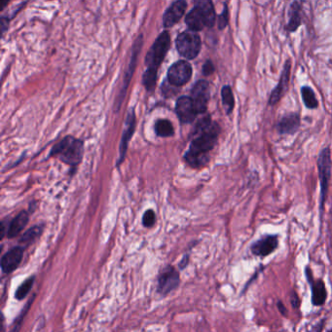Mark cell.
<instances>
[{
  "instance_id": "cell-1",
  "label": "cell",
  "mask_w": 332,
  "mask_h": 332,
  "mask_svg": "<svg viewBox=\"0 0 332 332\" xmlns=\"http://www.w3.org/2000/svg\"><path fill=\"white\" fill-rule=\"evenodd\" d=\"M219 133V126L216 123H212L210 127L203 130L193 139L189 150L185 154V159L192 167L199 168L209 162V152L216 144Z\"/></svg>"
},
{
  "instance_id": "cell-2",
  "label": "cell",
  "mask_w": 332,
  "mask_h": 332,
  "mask_svg": "<svg viewBox=\"0 0 332 332\" xmlns=\"http://www.w3.org/2000/svg\"><path fill=\"white\" fill-rule=\"evenodd\" d=\"M83 142L73 137H65L59 141L51 151V155L59 157L65 164L70 166L78 165L83 157Z\"/></svg>"
},
{
  "instance_id": "cell-3",
  "label": "cell",
  "mask_w": 332,
  "mask_h": 332,
  "mask_svg": "<svg viewBox=\"0 0 332 332\" xmlns=\"http://www.w3.org/2000/svg\"><path fill=\"white\" fill-rule=\"evenodd\" d=\"M175 45L181 55L188 60H192L200 53L202 41L196 32L186 31L177 36Z\"/></svg>"
},
{
  "instance_id": "cell-4",
  "label": "cell",
  "mask_w": 332,
  "mask_h": 332,
  "mask_svg": "<svg viewBox=\"0 0 332 332\" xmlns=\"http://www.w3.org/2000/svg\"><path fill=\"white\" fill-rule=\"evenodd\" d=\"M171 46V36L168 32L161 33L157 37L155 42L153 43L146 56V64L148 68L157 69L161 63L163 62L166 54L168 53Z\"/></svg>"
},
{
  "instance_id": "cell-5",
  "label": "cell",
  "mask_w": 332,
  "mask_h": 332,
  "mask_svg": "<svg viewBox=\"0 0 332 332\" xmlns=\"http://www.w3.org/2000/svg\"><path fill=\"white\" fill-rule=\"evenodd\" d=\"M318 168L321 182V210L322 211L327 196L329 181L331 177V156L330 149L328 147L321 150L318 159Z\"/></svg>"
},
{
  "instance_id": "cell-6",
  "label": "cell",
  "mask_w": 332,
  "mask_h": 332,
  "mask_svg": "<svg viewBox=\"0 0 332 332\" xmlns=\"http://www.w3.org/2000/svg\"><path fill=\"white\" fill-rule=\"evenodd\" d=\"M192 75V66L186 61H178L172 64L168 71V80L174 87L186 84Z\"/></svg>"
},
{
  "instance_id": "cell-7",
  "label": "cell",
  "mask_w": 332,
  "mask_h": 332,
  "mask_svg": "<svg viewBox=\"0 0 332 332\" xmlns=\"http://www.w3.org/2000/svg\"><path fill=\"white\" fill-rule=\"evenodd\" d=\"M210 96V84L206 80H200L193 86L190 97L192 98L194 107L196 108L198 114L206 112Z\"/></svg>"
},
{
  "instance_id": "cell-8",
  "label": "cell",
  "mask_w": 332,
  "mask_h": 332,
  "mask_svg": "<svg viewBox=\"0 0 332 332\" xmlns=\"http://www.w3.org/2000/svg\"><path fill=\"white\" fill-rule=\"evenodd\" d=\"M180 282L181 278L178 272L174 268L168 266L162 271L159 276L158 292L163 295H167L178 287Z\"/></svg>"
},
{
  "instance_id": "cell-9",
  "label": "cell",
  "mask_w": 332,
  "mask_h": 332,
  "mask_svg": "<svg viewBox=\"0 0 332 332\" xmlns=\"http://www.w3.org/2000/svg\"><path fill=\"white\" fill-rule=\"evenodd\" d=\"M290 69H291V64L290 61H288L285 66L283 73L280 75L278 85L272 91L271 96L269 97V105L275 106L280 100V98L286 95L288 89H289V78H290Z\"/></svg>"
},
{
  "instance_id": "cell-10",
  "label": "cell",
  "mask_w": 332,
  "mask_h": 332,
  "mask_svg": "<svg viewBox=\"0 0 332 332\" xmlns=\"http://www.w3.org/2000/svg\"><path fill=\"white\" fill-rule=\"evenodd\" d=\"M175 111L182 123H191L198 115L190 96H181L176 101Z\"/></svg>"
},
{
  "instance_id": "cell-11",
  "label": "cell",
  "mask_w": 332,
  "mask_h": 332,
  "mask_svg": "<svg viewBox=\"0 0 332 332\" xmlns=\"http://www.w3.org/2000/svg\"><path fill=\"white\" fill-rule=\"evenodd\" d=\"M278 246V236L267 235L252 244L251 251L257 257H267L274 252Z\"/></svg>"
},
{
  "instance_id": "cell-12",
  "label": "cell",
  "mask_w": 332,
  "mask_h": 332,
  "mask_svg": "<svg viewBox=\"0 0 332 332\" xmlns=\"http://www.w3.org/2000/svg\"><path fill=\"white\" fill-rule=\"evenodd\" d=\"M187 8V3L184 0H178L171 4L163 16V22L166 28H171L180 21Z\"/></svg>"
},
{
  "instance_id": "cell-13",
  "label": "cell",
  "mask_w": 332,
  "mask_h": 332,
  "mask_svg": "<svg viewBox=\"0 0 332 332\" xmlns=\"http://www.w3.org/2000/svg\"><path fill=\"white\" fill-rule=\"evenodd\" d=\"M306 275L307 279L310 284L311 291H312V302L315 306H321L325 303V300L327 297L326 289L324 286V283L320 279H313L312 273L310 269H306Z\"/></svg>"
},
{
  "instance_id": "cell-14",
  "label": "cell",
  "mask_w": 332,
  "mask_h": 332,
  "mask_svg": "<svg viewBox=\"0 0 332 332\" xmlns=\"http://www.w3.org/2000/svg\"><path fill=\"white\" fill-rule=\"evenodd\" d=\"M23 256V248L21 246L13 247L7 251L1 259V268L4 273H11L20 265Z\"/></svg>"
},
{
  "instance_id": "cell-15",
  "label": "cell",
  "mask_w": 332,
  "mask_h": 332,
  "mask_svg": "<svg viewBox=\"0 0 332 332\" xmlns=\"http://www.w3.org/2000/svg\"><path fill=\"white\" fill-rule=\"evenodd\" d=\"M135 127H136V116H135L134 109H132L130 111V113H129L127 120H126V130L124 132L122 141H121V144H120V158H119L117 162L118 165H120L121 162L124 160V158H125L126 151H127V147H128L129 140L131 139L133 134H134Z\"/></svg>"
},
{
  "instance_id": "cell-16",
  "label": "cell",
  "mask_w": 332,
  "mask_h": 332,
  "mask_svg": "<svg viewBox=\"0 0 332 332\" xmlns=\"http://www.w3.org/2000/svg\"><path fill=\"white\" fill-rule=\"evenodd\" d=\"M300 117L297 113H290L282 118L277 124V130L282 135H291L298 131Z\"/></svg>"
},
{
  "instance_id": "cell-17",
  "label": "cell",
  "mask_w": 332,
  "mask_h": 332,
  "mask_svg": "<svg viewBox=\"0 0 332 332\" xmlns=\"http://www.w3.org/2000/svg\"><path fill=\"white\" fill-rule=\"evenodd\" d=\"M185 21H186L188 28L190 29V31H192V32L202 31L206 27V21L203 19V15H202L200 9L196 6L187 14V16L185 18Z\"/></svg>"
},
{
  "instance_id": "cell-18",
  "label": "cell",
  "mask_w": 332,
  "mask_h": 332,
  "mask_svg": "<svg viewBox=\"0 0 332 332\" xmlns=\"http://www.w3.org/2000/svg\"><path fill=\"white\" fill-rule=\"evenodd\" d=\"M195 6L201 11L206 21V27L213 28L215 22V11L213 2L209 0H200L195 3Z\"/></svg>"
},
{
  "instance_id": "cell-19",
  "label": "cell",
  "mask_w": 332,
  "mask_h": 332,
  "mask_svg": "<svg viewBox=\"0 0 332 332\" xmlns=\"http://www.w3.org/2000/svg\"><path fill=\"white\" fill-rule=\"evenodd\" d=\"M29 222V214L27 212H21L12 221L7 230V236L14 238L19 235Z\"/></svg>"
},
{
  "instance_id": "cell-20",
  "label": "cell",
  "mask_w": 332,
  "mask_h": 332,
  "mask_svg": "<svg viewBox=\"0 0 332 332\" xmlns=\"http://www.w3.org/2000/svg\"><path fill=\"white\" fill-rule=\"evenodd\" d=\"M300 4L298 2H293L290 7V17H289L288 30L289 32H295L301 24V16H300Z\"/></svg>"
},
{
  "instance_id": "cell-21",
  "label": "cell",
  "mask_w": 332,
  "mask_h": 332,
  "mask_svg": "<svg viewBox=\"0 0 332 332\" xmlns=\"http://www.w3.org/2000/svg\"><path fill=\"white\" fill-rule=\"evenodd\" d=\"M301 96L306 107L310 109H315L319 106L318 99L315 95V92L309 86H304L301 88Z\"/></svg>"
},
{
  "instance_id": "cell-22",
  "label": "cell",
  "mask_w": 332,
  "mask_h": 332,
  "mask_svg": "<svg viewBox=\"0 0 332 332\" xmlns=\"http://www.w3.org/2000/svg\"><path fill=\"white\" fill-rule=\"evenodd\" d=\"M221 97H222V104L224 107L226 113L230 114L232 113L234 106H235V99L234 95L232 92V89L230 86L226 85L221 90Z\"/></svg>"
},
{
  "instance_id": "cell-23",
  "label": "cell",
  "mask_w": 332,
  "mask_h": 332,
  "mask_svg": "<svg viewBox=\"0 0 332 332\" xmlns=\"http://www.w3.org/2000/svg\"><path fill=\"white\" fill-rule=\"evenodd\" d=\"M155 131L157 136L162 138H168L173 135V127L169 120L161 119L155 124Z\"/></svg>"
},
{
  "instance_id": "cell-24",
  "label": "cell",
  "mask_w": 332,
  "mask_h": 332,
  "mask_svg": "<svg viewBox=\"0 0 332 332\" xmlns=\"http://www.w3.org/2000/svg\"><path fill=\"white\" fill-rule=\"evenodd\" d=\"M156 81H157V69L148 68L143 74V78H142L143 85L146 88L147 91H152L155 88Z\"/></svg>"
},
{
  "instance_id": "cell-25",
  "label": "cell",
  "mask_w": 332,
  "mask_h": 332,
  "mask_svg": "<svg viewBox=\"0 0 332 332\" xmlns=\"http://www.w3.org/2000/svg\"><path fill=\"white\" fill-rule=\"evenodd\" d=\"M34 283V278H27L21 286L18 288L17 291H16V298L18 300L23 299L27 297V295L29 294L30 290L32 289Z\"/></svg>"
},
{
  "instance_id": "cell-26",
  "label": "cell",
  "mask_w": 332,
  "mask_h": 332,
  "mask_svg": "<svg viewBox=\"0 0 332 332\" xmlns=\"http://www.w3.org/2000/svg\"><path fill=\"white\" fill-rule=\"evenodd\" d=\"M42 233V228L40 226H33L29 229L23 235L21 236V243H31L36 240Z\"/></svg>"
},
{
  "instance_id": "cell-27",
  "label": "cell",
  "mask_w": 332,
  "mask_h": 332,
  "mask_svg": "<svg viewBox=\"0 0 332 332\" xmlns=\"http://www.w3.org/2000/svg\"><path fill=\"white\" fill-rule=\"evenodd\" d=\"M142 222H143V225L145 227H152L153 225L155 224V222H156V215H155V213L152 210L146 211L144 213V214H143Z\"/></svg>"
},
{
  "instance_id": "cell-28",
  "label": "cell",
  "mask_w": 332,
  "mask_h": 332,
  "mask_svg": "<svg viewBox=\"0 0 332 332\" xmlns=\"http://www.w3.org/2000/svg\"><path fill=\"white\" fill-rule=\"evenodd\" d=\"M228 20H229V17H228V9H227V7L225 6L223 13H221L220 16L218 17V27H219L220 30H223V29L226 28V25L228 24Z\"/></svg>"
},
{
  "instance_id": "cell-29",
  "label": "cell",
  "mask_w": 332,
  "mask_h": 332,
  "mask_svg": "<svg viewBox=\"0 0 332 332\" xmlns=\"http://www.w3.org/2000/svg\"><path fill=\"white\" fill-rule=\"evenodd\" d=\"M30 304L31 303H29L28 305H27V307H25V309H24V311L21 313V315H20V317L17 319V321H15V324H14V326H13V328H12V330H11V332H19V330H20V328H21V322H22V319L24 318V315L27 314V312H28V310H29V307H30Z\"/></svg>"
},
{
  "instance_id": "cell-30",
  "label": "cell",
  "mask_w": 332,
  "mask_h": 332,
  "mask_svg": "<svg viewBox=\"0 0 332 332\" xmlns=\"http://www.w3.org/2000/svg\"><path fill=\"white\" fill-rule=\"evenodd\" d=\"M214 71V65L212 61H207L203 65V74L205 76L213 74Z\"/></svg>"
},
{
  "instance_id": "cell-31",
  "label": "cell",
  "mask_w": 332,
  "mask_h": 332,
  "mask_svg": "<svg viewBox=\"0 0 332 332\" xmlns=\"http://www.w3.org/2000/svg\"><path fill=\"white\" fill-rule=\"evenodd\" d=\"M8 19L5 18V17H2L1 18V31H2V33L6 32L7 28H8Z\"/></svg>"
},
{
  "instance_id": "cell-32",
  "label": "cell",
  "mask_w": 332,
  "mask_h": 332,
  "mask_svg": "<svg viewBox=\"0 0 332 332\" xmlns=\"http://www.w3.org/2000/svg\"><path fill=\"white\" fill-rule=\"evenodd\" d=\"M291 304L293 307L297 308L299 306V299H298V296L296 293H292V298H291Z\"/></svg>"
},
{
  "instance_id": "cell-33",
  "label": "cell",
  "mask_w": 332,
  "mask_h": 332,
  "mask_svg": "<svg viewBox=\"0 0 332 332\" xmlns=\"http://www.w3.org/2000/svg\"><path fill=\"white\" fill-rule=\"evenodd\" d=\"M278 310H279V312L284 315V316H286L287 315V309H286V306L282 303V302H278Z\"/></svg>"
},
{
  "instance_id": "cell-34",
  "label": "cell",
  "mask_w": 332,
  "mask_h": 332,
  "mask_svg": "<svg viewBox=\"0 0 332 332\" xmlns=\"http://www.w3.org/2000/svg\"><path fill=\"white\" fill-rule=\"evenodd\" d=\"M328 332H332V329H331V330H329V331H328Z\"/></svg>"
}]
</instances>
